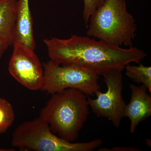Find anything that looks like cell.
<instances>
[{"label": "cell", "instance_id": "14", "mask_svg": "<svg viewBox=\"0 0 151 151\" xmlns=\"http://www.w3.org/2000/svg\"><path fill=\"white\" fill-rule=\"evenodd\" d=\"M99 151H140V149L131 147H114L111 149L102 148L99 149Z\"/></svg>", "mask_w": 151, "mask_h": 151}, {"label": "cell", "instance_id": "1", "mask_svg": "<svg viewBox=\"0 0 151 151\" xmlns=\"http://www.w3.org/2000/svg\"><path fill=\"white\" fill-rule=\"evenodd\" d=\"M43 41L52 61L88 68L102 76L112 70L122 71L131 63L139 64L147 56L146 52L137 47L123 48L89 36L74 35L67 39L52 37Z\"/></svg>", "mask_w": 151, "mask_h": 151}, {"label": "cell", "instance_id": "9", "mask_svg": "<svg viewBox=\"0 0 151 151\" xmlns=\"http://www.w3.org/2000/svg\"><path fill=\"white\" fill-rule=\"evenodd\" d=\"M14 43L20 44L33 50L35 48L32 18L30 10L29 0H19L17 3L12 45Z\"/></svg>", "mask_w": 151, "mask_h": 151}, {"label": "cell", "instance_id": "16", "mask_svg": "<svg viewBox=\"0 0 151 151\" xmlns=\"http://www.w3.org/2000/svg\"><path fill=\"white\" fill-rule=\"evenodd\" d=\"M15 151L14 149H4L0 147V151Z\"/></svg>", "mask_w": 151, "mask_h": 151}, {"label": "cell", "instance_id": "8", "mask_svg": "<svg viewBox=\"0 0 151 151\" xmlns=\"http://www.w3.org/2000/svg\"><path fill=\"white\" fill-rule=\"evenodd\" d=\"M132 91L129 103L126 105L124 116L130 119V132L134 133L139 124L151 116V96L145 85L129 84Z\"/></svg>", "mask_w": 151, "mask_h": 151}, {"label": "cell", "instance_id": "3", "mask_svg": "<svg viewBox=\"0 0 151 151\" xmlns=\"http://www.w3.org/2000/svg\"><path fill=\"white\" fill-rule=\"evenodd\" d=\"M135 22L126 0H104L89 18L86 34L110 45L131 47L136 35Z\"/></svg>", "mask_w": 151, "mask_h": 151}, {"label": "cell", "instance_id": "15", "mask_svg": "<svg viewBox=\"0 0 151 151\" xmlns=\"http://www.w3.org/2000/svg\"><path fill=\"white\" fill-rule=\"evenodd\" d=\"M10 44L7 41L0 38V60L2 57L6 50L10 46Z\"/></svg>", "mask_w": 151, "mask_h": 151}, {"label": "cell", "instance_id": "12", "mask_svg": "<svg viewBox=\"0 0 151 151\" xmlns=\"http://www.w3.org/2000/svg\"><path fill=\"white\" fill-rule=\"evenodd\" d=\"M15 120V113L10 103L0 97V134L11 127Z\"/></svg>", "mask_w": 151, "mask_h": 151}, {"label": "cell", "instance_id": "5", "mask_svg": "<svg viewBox=\"0 0 151 151\" xmlns=\"http://www.w3.org/2000/svg\"><path fill=\"white\" fill-rule=\"evenodd\" d=\"M41 90L53 94L68 88L78 89L87 96L100 91L99 76L88 68L73 64H59L50 60L43 65Z\"/></svg>", "mask_w": 151, "mask_h": 151}, {"label": "cell", "instance_id": "6", "mask_svg": "<svg viewBox=\"0 0 151 151\" xmlns=\"http://www.w3.org/2000/svg\"><path fill=\"white\" fill-rule=\"evenodd\" d=\"M107 87L105 92L96 93V98L87 96L88 104L93 113L110 120L116 128H119L124 116L127 105L122 96L123 88L122 71L114 70L103 76Z\"/></svg>", "mask_w": 151, "mask_h": 151}, {"label": "cell", "instance_id": "11", "mask_svg": "<svg viewBox=\"0 0 151 151\" xmlns=\"http://www.w3.org/2000/svg\"><path fill=\"white\" fill-rule=\"evenodd\" d=\"M138 65L127 64L125 66L126 75L135 83L142 84L151 92V67L145 66L140 63Z\"/></svg>", "mask_w": 151, "mask_h": 151}, {"label": "cell", "instance_id": "4", "mask_svg": "<svg viewBox=\"0 0 151 151\" xmlns=\"http://www.w3.org/2000/svg\"><path fill=\"white\" fill-rule=\"evenodd\" d=\"M102 143L100 139L86 142L65 140L52 132L48 124L39 117L19 125L13 133L12 140L14 147L27 151H92Z\"/></svg>", "mask_w": 151, "mask_h": 151}, {"label": "cell", "instance_id": "7", "mask_svg": "<svg viewBox=\"0 0 151 151\" xmlns=\"http://www.w3.org/2000/svg\"><path fill=\"white\" fill-rule=\"evenodd\" d=\"M9 64L11 75L23 86L32 91L41 90L43 84V68L34 50L14 43Z\"/></svg>", "mask_w": 151, "mask_h": 151}, {"label": "cell", "instance_id": "2", "mask_svg": "<svg viewBox=\"0 0 151 151\" xmlns=\"http://www.w3.org/2000/svg\"><path fill=\"white\" fill-rule=\"evenodd\" d=\"M89 106L87 95L78 89L68 88L52 94L39 117L55 134L74 142L87 121Z\"/></svg>", "mask_w": 151, "mask_h": 151}, {"label": "cell", "instance_id": "13", "mask_svg": "<svg viewBox=\"0 0 151 151\" xmlns=\"http://www.w3.org/2000/svg\"><path fill=\"white\" fill-rule=\"evenodd\" d=\"M104 0H83L84 11L83 17L86 28L88 26L89 18L94 11L104 1Z\"/></svg>", "mask_w": 151, "mask_h": 151}, {"label": "cell", "instance_id": "10", "mask_svg": "<svg viewBox=\"0 0 151 151\" xmlns=\"http://www.w3.org/2000/svg\"><path fill=\"white\" fill-rule=\"evenodd\" d=\"M17 0H0V38L13 43Z\"/></svg>", "mask_w": 151, "mask_h": 151}]
</instances>
